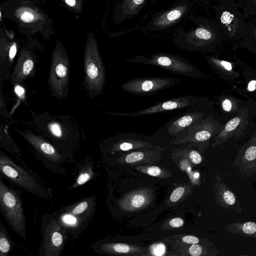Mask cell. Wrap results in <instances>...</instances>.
Instances as JSON below:
<instances>
[{
	"label": "cell",
	"instance_id": "83f0119b",
	"mask_svg": "<svg viewBox=\"0 0 256 256\" xmlns=\"http://www.w3.org/2000/svg\"><path fill=\"white\" fill-rule=\"evenodd\" d=\"M223 199L226 203L229 205H233L236 202V198L234 194L229 191H226L223 194Z\"/></svg>",
	"mask_w": 256,
	"mask_h": 256
},
{
	"label": "cell",
	"instance_id": "6da1fadb",
	"mask_svg": "<svg viewBox=\"0 0 256 256\" xmlns=\"http://www.w3.org/2000/svg\"><path fill=\"white\" fill-rule=\"evenodd\" d=\"M0 177L35 196L46 200L53 199L52 190L31 169L16 163L2 152L0 154Z\"/></svg>",
	"mask_w": 256,
	"mask_h": 256
},
{
	"label": "cell",
	"instance_id": "ab89813d",
	"mask_svg": "<svg viewBox=\"0 0 256 256\" xmlns=\"http://www.w3.org/2000/svg\"><path fill=\"white\" fill-rule=\"evenodd\" d=\"M256 81L253 80L251 81L248 85V90L250 92L254 91L256 89Z\"/></svg>",
	"mask_w": 256,
	"mask_h": 256
},
{
	"label": "cell",
	"instance_id": "d4e9b609",
	"mask_svg": "<svg viewBox=\"0 0 256 256\" xmlns=\"http://www.w3.org/2000/svg\"><path fill=\"white\" fill-rule=\"evenodd\" d=\"M245 160L248 162H252L256 160V146L249 147L245 152Z\"/></svg>",
	"mask_w": 256,
	"mask_h": 256
},
{
	"label": "cell",
	"instance_id": "4fadbf2b",
	"mask_svg": "<svg viewBox=\"0 0 256 256\" xmlns=\"http://www.w3.org/2000/svg\"><path fill=\"white\" fill-rule=\"evenodd\" d=\"M68 59L60 53L54 54L52 62L49 82L53 94L64 97L67 91L69 82Z\"/></svg>",
	"mask_w": 256,
	"mask_h": 256
},
{
	"label": "cell",
	"instance_id": "2e32d148",
	"mask_svg": "<svg viewBox=\"0 0 256 256\" xmlns=\"http://www.w3.org/2000/svg\"><path fill=\"white\" fill-rule=\"evenodd\" d=\"M35 70L33 59L29 55L20 58L14 69L12 79L14 82L22 83L32 76Z\"/></svg>",
	"mask_w": 256,
	"mask_h": 256
},
{
	"label": "cell",
	"instance_id": "ba28073f",
	"mask_svg": "<svg viewBox=\"0 0 256 256\" xmlns=\"http://www.w3.org/2000/svg\"><path fill=\"white\" fill-rule=\"evenodd\" d=\"M200 106V104L192 106L182 114L171 119L156 132L154 137L173 141L186 136L192 128L203 120L204 114Z\"/></svg>",
	"mask_w": 256,
	"mask_h": 256
},
{
	"label": "cell",
	"instance_id": "d590c367",
	"mask_svg": "<svg viewBox=\"0 0 256 256\" xmlns=\"http://www.w3.org/2000/svg\"><path fill=\"white\" fill-rule=\"evenodd\" d=\"M232 103L229 99L225 100L222 103L223 109L226 112H230L232 109Z\"/></svg>",
	"mask_w": 256,
	"mask_h": 256
},
{
	"label": "cell",
	"instance_id": "f546056e",
	"mask_svg": "<svg viewBox=\"0 0 256 256\" xmlns=\"http://www.w3.org/2000/svg\"><path fill=\"white\" fill-rule=\"evenodd\" d=\"M189 157L194 164H199L202 160L201 156L196 151L192 150L189 153Z\"/></svg>",
	"mask_w": 256,
	"mask_h": 256
},
{
	"label": "cell",
	"instance_id": "ee69618b",
	"mask_svg": "<svg viewBox=\"0 0 256 256\" xmlns=\"http://www.w3.org/2000/svg\"><path fill=\"white\" fill-rule=\"evenodd\" d=\"M252 20L254 21V22L256 23V19H252Z\"/></svg>",
	"mask_w": 256,
	"mask_h": 256
},
{
	"label": "cell",
	"instance_id": "277c9868",
	"mask_svg": "<svg viewBox=\"0 0 256 256\" xmlns=\"http://www.w3.org/2000/svg\"><path fill=\"white\" fill-rule=\"evenodd\" d=\"M42 241L39 256H60L65 249L70 234L60 223L57 212L48 213L41 221Z\"/></svg>",
	"mask_w": 256,
	"mask_h": 256
},
{
	"label": "cell",
	"instance_id": "7bdbcfd3",
	"mask_svg": "<svg viewBox=\"0 0 256 256\" xmlns=\"http://www.w3.org/2000/svg\"><path fill=\"white\" fill-rule=\"evenodd\" d=\"M195 177L196 178H198L199 177V174L198 173H196V175H195Z\"/></svg>",
	"mask_w": 256,
	"mask_h": 256
},
{
	"label": "cell",
	"instance_id": "4dcf8cb0",
	"mask_svg": "<svg viewBox=\"0 0 256 256\" xmlns=\"http://www.w3.org/2000/svg\"><path fill=\"white\" fill-rule=\"evenodd\" d=\"M202 249L201 247L197 244H193L189 249V253L193 256H199L201 255Z\"/></svg>",
	"mask_w": 256,
	"mask_h": 256
},
{
	"label": "cell",
	"instance_id": "44dd1931",
	"mask_svg": "<svg viewBox=\"0 0 256 256\" xmlns=\"http://www.w3.org/2000/svg\"><path fill=\"white\" fill-rule=\"evenodd\" d=\"M234 227L237 229L236 233H239L243 235L251 236L256 238V224L252 222L244 223L235 224Z\"/></svg>",
	"mask_w": 256,
	"mask_h": 256
},
{
	"label": "cell",
	"instance_id": "e575fe53",
	"mask_svg": "<svg viewBox=\"0 0 256 256\" xmlns=\"http://www.w3.org/2000/svg\"><path fill=\"white\" fill-rule=\"evenodd\" d=\"M34 18V15L32 13L28 12L24 13L22 16H21V19H22L25 22H30Z\"/></svg>",
	"mask_w": 256,
	"mask_h": 256
},
{
	"label": "cell",
	"instance_id": "7a4b0ae2",
	"mask_svg": "<svg viewBox=\"0 0 256 256\" xmlns=\"http://www.w3.org/2000/svg\"><path fill=\"white\" fill-rule=\"evenodd\" d=\"M96 200V197L89 196L62 207L57 212L60 223L74 239L83 232L94 217Z\"/></svg>",
	"mask_w": 256,
	"mask_h": 256
},
{
	"label": "cell",
	"instance_id": "f1b7e54d",
	"mask_svg": "<svg viewBox=\"0 0 256 256\" xmlns=\"http://www.w3.org/2000/svg\"><path fill=\"white\" fill-rule=\"evenodd\" d=\"M151 253L156 256H162L165 251V247L163 244H155L151 247Z\"/></svg>",
	"mask_w": 256,
	"mask_h": 256
},
{
	"label": "cell",
	"instance_id": "7c38bea8",
	"mask_svg": "<svg viewBox=\"0 0 256 256\" xmlns=\"http://www.w3.org/2000/svg\"><path fill=\"white\" fill-rule=\"evenodd\" d=\"M202 99L193 95H188L168 99L159 102L147 109L130 113H111L120 116L135 118L149 115L156 114L167 111L187 108L192 106L202 103Z\"/></svg>",
	"mask_w": 256,
	"mask_h": 256
},
{
	"label": "cell",
	"instance_id": "cb8c5ba5",
	"mask_svg": "<svg viewBox=\"0 0 256 256\" xmlns=\"http://www.w3.org/2000/svg\"><path fill=\"white\" fill-rule=\"evenodd\" d=\"M144 156V154L142 152H135L128 154L125 158V161L128 163H133L142 160Z\"/></svg>",
	"mask_w": 256,
	"mask_h": 256
},
{
	"label": "cell",
	"instance_id": "52a82bcc",
	"mask_svg": "<svg viewBox=\"0 0 256 256\" xmlns=\"http://www.w3.org/2000/svg\"><path fill=\"white\" fill-rule=\"evenodd\" d=\"M125 60L157 66L185 77L197 78L202 76L201 72L190 62L176 55L158 53L148 57L136 56L134 58Z\"/></svg>",
	"mask_w": 256,
	"mask_h": 256
},
{
	"label": "cell",
	"instance_id": "ffe728a7",
	"mask_svg": "<svg viewBox=\"0 0 256 256\" xmlns=\"http://www.w3.org/2000/svg\"><path fill=\"white\" fill-rule=\"evenodd\" d=\"M237 4L246 19L256 15V0H238Z\"/></svg>",
	"mask_w": 256,
	"mask_h": 256
},
{
	"label": "cell",
	"instance_id": "5bb4252c",
	"mask_svg": "<svg viewBox=\"0 0 256 256\" xmlns=\"http://www.w3.org/2000/svg\"><path fill=\"white\" fill-rule=\"evenodd\" d=\"M190 9L187 3L179 5L166 12L154 18L148 27L153 30H161L174 24Z\"/></svg>",
	"mask_w": 256,
	"mask_h": 256
},
{
	"label": "cell",
	"instance_id": "9c48e42d",
	"mask_svg": "<svg viewBox=\"0 0 256 256\" xmlns=\"http://www.w3.org/2000/svg\"><path fill=\"white\" fill-rule=\"evenodd\" d=\"M25 139L34 148L37 158L51 171L59 174H65L64 165L70 160L48 142L29 132L22 134Z\"/></svg>",
	"mask_w": 256,
	"mask_h": 256
},
{
	"label": "cell",
	"instance_id": "d6a6232c",
	"mask_svg": "<svg viewBox=\"0 0 256 256\" xmlns=\"http://www.w3.org/2000/svg\"><path fill=\"white\" fill-rule=\"evenodd\" d=\"M182 240L184 242L190 244H197L199 242L198 238L192 236H185Z\"/></svg>",
	"mask_w": 256,
	"mask_h": 256
},
{
	"label": "cell",
	"instance_id": "4316f807",
	"mask_svg": "<svg viewBox=\"0 0 256 256\" xmlns=\"http://www.w3.org/2000/svg\"><path fill=\"white\" fill-rule=\"evenodd\" d=\"M241 120L239 118H235L227 123L225 127V130L227 132H231L235 129L239 125Z\"/></svg>",
	"mask_w": 256,
	"mask_h": 256
},
{
	"label": "cell",
	"instance_id": "b9f144b4",
	"mask_svg": "<svg viewBox=\"0 0 256 256\" xmlns=\"http://www.w3.org/2000/svg\"><path fill=\"white\" fill-rule=\"evenodd\" d=\"M65 2L69 6L73 7L76 4V0H65Z\"/></svg>",
	"mask_w": 256,
	"mask_h": 256
},
{
	"label": "cell",
	"instance_id": "8992f818",
	"mask_svg": "<svg viewBox=\"0 0 256 256\" xmlns=\"http://www.w3.org/2000/svg\"><path fill=\"white\" fill-rule=\"evenodd\" d=\"M223 36L227 39H242L248 31L247 21L237 3L213 6Z\"/></svg>",
	"mask_w": 256,
	"mask_h": 256
},
{
	"label": "cell",
	"instance_id": "603a6c76",
	"mask_svg": "<svg viewBox=\"0 0 256 256\" xmlns=\"http://www.w3.org/2000/svg\"><path fill=\"white\" fill-rule=\"evenodd\" d=\"M49 129L53 136L58 140L64 141L65 140V138H64V133L62 131L61 127L58 123H53L50 124L49 125Z\"/></svg>",
	"mask_w": 256,
	"mask_h": 256
},
{
	"label": "cell",
	"instance_id": "8fae6325",
	"mask_svg": "<svg viewBox=\"0 0 256 256\" xmlns=\"http://www.w3.org/2000/svg\"><path fill=\"white\" fill-rule=\"evenodd\" d=\"M84 70L88 90L97 94L103 92L106 80L105 68L96 47L88 48L85 55Z\"/></svg>",
	"mask_w": 256,
	"mask_h": 256
},
{
	"label": "cell",
	"instance_id": "5b68a950",
	"mask_svg": "<svg viewBox=\"0 0 256 256\" xmlns=\"http://www.w3.org/2000/svg\"><path fill=\"white\" fill-rule=\"evenodd\" d=\"M222 35L217 22L202 19L198 20L197 27L190 32H179L175 43L181 48L190 51H201L202 48L220 40Z\"/></svg>",
	"mask_w": 256,
	"mask_h": 256
},
{
	"label": "cell",
	"instance_id": "ac0fdd59",
	"mask_svg": "<svg viewBox=\"0 0 256 256\" xmlns=\"http://www.w3.org/2000/svg\"><path fill=\"white\" fill-rule=\"evenodd\" d=\"M75 165L78 170V174L73 184L69 187L70 189H77L94 177V164L92 161H88L82 163L76 162Z\"/></svg>",
	"mask_w": 256,
	"mask_h": 256
},
{
	"label": "cell",
	"instance_id": "484cf974",
	"mask_svg": "<svg viewBox=\"0 0 256 256\" xmlns=\"http://www.w3.org/2000/svg\"><path fill=\"white\" fill-rule=\"evenodd\" d=\"M185 190L183 187H179L175 190L170 197V200L176 202L180 200L184 194Z\"/></svg>",
	"mask_w": 256,
	"mask_h": 256
},
{
	"label": "cell",
	"instance_id": "8d00e7d4",
	"mask_svg": "<svg viewBox=\"0 0 256 256\" xmlns=\"http://www.w3.org/2000/svg\"><path fill=\"white\" fill-rule=\"evenodd\" d=\"M15 91L16 94L19 97H22L24 96L25 94V89L20 86H19V85H17V86H16L15 88Z\"/></svg>",
	"mask_w": 256,
	"mask_h": 256
},
{
	"label": "cell",
	"instance_id": "e0dca14e",
	"mask_svg": "<svg viewBox=\"0 0 256 256\" xmlns=\"http://www.w3.org/2000/svg\"><path fill=\"white\" fill-rule=\"evenodd\" d=\"M147 0H122L118 8V21L124 22L134 18L142 9Z\"/></svg>",
	"mask_w": 256,
	"mask_h": 256
},
{
	"label": "cell",
	"instance_id": "3957f363",
	"mask_svg": "<svg viewBox=\"0 0 256 256\" xmlns=\"http://www.w3.org/2000/svg\"><path fill=\"white\" fill-rule=\"evenodd\" d=\"M0 211L18 235L26 239V219L22 197L17 189L11 185H6L1 177H0Z\"/></svg>",
	"mask_w": 256,
	"mask_h": 256
},
{
	"label": "cell",
	"instance_id": "f35d334b",
	"mask_svg": "<svg viewBox=\"0 0 256 256\" xmlns=\"http://www.w3.org/2000/svg\"><path fill=\"white\" fill-rule=\"evenodd\" d=\"M221 65L224 67L227 70L231 71L232 69L231 64L229 62L222 61L221 62Z\"/></svg>",
	"mask_w": 256,
	"mask_h": 256
},
{
	"label": "cell",
	"instance_id": "74e56055",
	"mask_svg": "<svg viewBox=\"0 0 256 256\" xmlns=\"http://www.w3.org/2000/svg\"><path fill=\"white\" fill-rule=\"evenodd\" d=\"M17 53V47L16 45H14L11 47L9 52V57L12 60L15 57Z\"/></svg>",
	"mask_w": 256,
	"mask_h": 256
},
{
	"label": "cell",
	"instance_id": "1f68e13d",
	"mask_svg": "<svg viewBox=\"0 0 256 256\" xmlns=\"http://www.w3.org/2000/svg\"><path fill=\"white\" fill-rule=\"evenodd\" d=\"M147 173L152 176H158L161 173V170L156 166H152L148 168Z\"/></svg>",
	"mask_w": 256,
	"mask_h": 256
},
{
	"label": "cell",
	"instance_id": "30bf717a",
	"mask_svg": "<svg viewBox=\"0 0 256 256\" xmlns=\"http://www.w3.org/2000/svg\"><path fill=\"white\" fill-rule=\"evenodd\" d=\"M182 79L172 77H148L132 79L124 83L122 88L139 96L151 95L174 86Z\"/></svg>",
	"mask_w": 256,
	"mask_h": 256
},
{
	"label": "cell",
	"instance_id": "9a60e30c",
	"mask_svg": "<svg viewBox=\"0 0 256 256\" xmlns=\"http://www.w3.org/2000/svg\"><path fill=\"white\" fill-rule=\"evenodd\" d=\"M149 137L140 134L128 133L117 136L113 139V150L127 151L135 149L136 147H143L148 144Z\"/></svg>",
	"mask_w": 256,
	"mask_h": 256
},
{
	"label": "cell",
	"instance_id": "d6986e66",
	"mask_svg": "<svg viewBox=\"0 0 256 256\" xmlns=\"http://www.w3.org/2000/svg\"><path fill=\"white\" fill-rule=\"evenodd\" d=\"M15 245L10 237L3 224L0 223V256H7L12 252Z\"/></svg>",
	"mask_w": 256,
	"mask_h": 256
},
{
	"label": "cell",
	"instance_id": "836d02e7",
	"mask_svg": "<svg viewBox=\"0 0 256 256\" xmlns=\"http://www.w3.org/2000/svg\"><path fill=\"white\" fill-rule=\"evenodd\" d=\"M170 224L173 227H180L184 224V221L179 218L174 219L170 222Z\"/></svg>",
	"mask_w": 256,
	"mask_h": 256
},
{
	"label": "cell",
	"instance_id": "7402d4cb",
	"mask_svg": "<svg viewBox=\"0 0 256 256\" xmlns=\"http://www.w3.org/2000/svg\"><path fill=\"white\" fill-rule=\"evenodd\" d=\"M146 196L142 193H138L132 196L128 201V206L131 208H140L143 206L147 202Z\"/></svg>",
	"mask_w": 256,
	"mask_h": 256
},
{
	"label": "cell",
	"instance_id": "60d3db41",
	"mask_svg": "<svg viewBox=\"0 0 256 256\" xmlns=\"http://www.w3.org/2000/svg\"><path fill=\"white\" fill-rule=\"evenodd\" d=\"M219 4L224 3H236L235 0H216Z\"/></svg>",
	"mask_w": 256,
	"mask_h": 256
}]
</instances>
